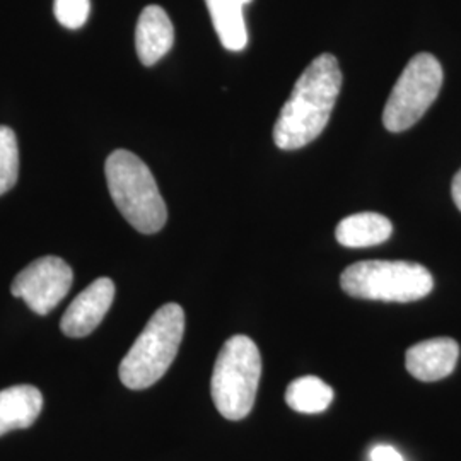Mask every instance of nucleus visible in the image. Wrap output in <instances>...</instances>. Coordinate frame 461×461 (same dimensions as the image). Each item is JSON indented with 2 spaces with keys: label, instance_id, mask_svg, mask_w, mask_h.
<instances>
[{
  "label": "nucleus",
  "instance_id": "9b49d317",
  "mask_svg": "<svg viewBox=\"0 0 461 461\" xmlns=\"http://www.w3.org/2000/svg\"><path fill=\"white\" fill-rule=\"evenodd\" d=\"M43 409V395L33 384H16L0 392V436L33 426Z\"/></svg>",
  "mask_w": 461,
  "mask_h": 461
},
{
  "label": "nucleus",
  "instance_id": "39448f33",
  "mask_svg": "<svg viewBox=\"0 0 461 461\" xmlns=\"http://www.w3.org/2000/svg\"><path fill=\"white\" fill-rule=\"evenodd\" d=\"M340 285L348 296L359 299L412 303L428 296L434 287V279L422 265L367 260L347 267Z\"/></svg>",
  "mask_w": 461,
  "mask_h": 461
},
{
  "label": "nucleus",
  "instance_id": "2eb2a0df",
  "mask_svg": "<svg viewBox=\"0 0 461 461\" xmlns=\"http://www.w3.org/2000/svg\"><path fill=\"white\" fill-rule=\"evenodd\" d=\"M19 149L16 133L0 125V195L7 194L17 182Z\"/></svg>",
  "mask_w": 461,
  "mask_h": 461
},
{
  "label": "nucleus",
  "instance_id": "f8f14e48",
  "mask_svg": "<svg viewBox=\"0 0 461 461\" xmlns=\"http://www.w3.org/2000/svg\"><path fill=\"white\" fill-rule=\"evenodd\" d=\"M393 232L388 217L376 212L348 215L339 222L335 238L346 248L376 247L384 243Z\"/></svg>",
  "mask_w": 461,
  "mask_h": 461
},
{
  "label": "nucleus",
  "instance_id": "ddd939ff",
  "mask_svg": "<svg viewBox=\"0 0 461 461\" xmlns=\"http://www.w3.org/2000/svg\"><path fill=\"white\" fill-rule=\"evenodd\" d=\"M251 0H205L215 33L224 49L241 51L247 47L248 32L243 9Z\"/></svg>",
  "mask_w": 461,
  "mask_h": 461
},
{
  "label": "nucleus",
  "instance_id": "f257e3e1",
  "mask_svg": "<svg viewBox=\"0 0 461 461\" xmlns=\"http://www.w3.org/2000/svg\"><path fill=\"white\" fill-rule=\"evenodd\" d=\"M342 72L339 60L323 53L299 76L293 95L280 110L274 140L282 150H296L313 142L329 123L340 95Z\"/></svg>",
  "mask_w": 461,
  "mask_h": 461
},
{
  "label": "nucleus",
  "instance_id": "dca6fc26",
  "mask_svg": "<svg viewBox=\"0 0 461 461\" xmlns=\"http://www.w3.org/2000/svg\"><path fill=\"white\" fill-rule=\"evenodd\" d=\"M57 21L68 30L83 28L91 13L89 0H55L53 5Z\"/></svg>",
  "mask_w": 461,
  "mask_h": 461
},
{
  "label": "nucleus",
  "instance_id": "9d476101",
  "mask_svg": "<svg viewBox=\"0 0 461 461\" xmlns=\"http://www.w3.org/2000/svg\"><path fill=\"white\" fill-rule=\"evenodd\" d=\"M175 43V28L165 9L148 5L139 17L135 30V49L144 66L159 62Z\"/></svg>",
  "mask_w": 461,
  "mask_h": 461
},
{
  "label": "nucleus",
  "instance_id": "f3484780",
  "mask_svg": "<svg viewBox=\"0 0 461 461\" xmlns=\"http://www.w3.org/2000/svg\"><path fill=\"white\" fill-rule=\"evenodd\" d=\"M371 461H405L393 446L376 445L369 453Z\"/></svg>",
  "mask_w": 461,
  "mask_h": 461
},
{
  "label": "nucleus",
  "instance_id": "a211bd4d",
  "mask_svg": "<svg viewBox=\"0 0 461 461\" xmlns=\"http://www.w3.org/2000/svg\"><path fill=\"white\" fill-rule=\"evenodd\" d=\"M451 195L456 203V207L461 211V169L456 173V176L453 178V185H451Z\"/></svg>",
  "mask_w": 461,
  "mask_h": 461
},
{
  "label": "nucleus",
  "instance_id": "4468645a",
  "mask_svg": "<svg viewBox=\"0 0 461 461\" xmlns=\"http://www.w3.org/2000/svg\"><path fill=\"white\" fill-rule=\"evenodd\" d=\"M285 402L299 413H321L333 402V390L323 379L303 376L287 386Z\"/></svg>",
  "mask_w": 461,
  "mask_h": 461
},
{
  "label": "nucleus",
  "instance_id": "7ed1b4c3",
  "mask_svg": "<svg viewBox=\"0 0 461 461\" xmlns=\"http://www.w3.org/2000/svg\"><path fill=\"white\" fill-rule=\"evenodd\" d=\"M185 333V312L176 303L161 306L149 320L127 356L118 375L131 390H146L163 378L175 361Z\"/></svg>",
  "mask_w": 461,
  "mask_h": 461
},
{
  "label": "nucleus",
  "instance_id": "1a4fd4ad",
  "mask_svg": "<svg viewBox=\"0 0 461 461\" xmlns=\"http://www.w3.org/2000/svg\"><path fill=\"white\" fill-rule=\"evenodd\" d=\"M460 356V347L449 337H438L419 342L407 350V371L419 381H439L449 376Z\"/></svg>",
  "mask_w": 461,
  "mask_h": 461
},
{
  "label": "nucleus",
  "instance_id": "20e7f679",
  "mask_svg": "<svg viewBox=\"0 0 461 461\" xmlns=\"http://www.w3.org/2000/svg\"><path fill=\"white\" fill-rule=\"evenodd\" d=\"M262 378V356L247 335H234L221 348L211 379L215 409L228 420L251 412Z\"/></svg>",
  "mask_w": 461,
  "mask_h": 461
},
{
  "label": "nucleus",
  "instance_id": "6e6552de",
  "mask_svg": "<svg viewBox=\"0 0 461 461\" xmlns=\"http://www.w3.org/2000/svg\"><path fill=\"white\" fill-rule=\"evenodd\" d=\"M115 297V284L108 277L91 282L76 297L60 320V329L67 337L83 339L98 329L103 318L110 312Z\"/></svg>",
  "mask_w": 461,
  "mask_h": 461
},
{
  "label": "nucleus",
  "instance_id": "f03ea898",
  "mask_svg": "<svg viewBox=\"0 0 461 461\" xmlns=\"http://www.w3.org/2000/svg\"><path fill=\"white\" fill-rule=\"evenodd\" d=\"M104 173L116 209L132 228L142 234H154L165 228V200L150 169L139 156L118 149L106 159Z\"/></svg>",
  "mask_w": 461,
  "mask_h": 461
},
{
  "label": "nucleus",
  "instance_id": "423d86ee",
  "mask_svg": "<svg viewBox=\"0 0 461 461\" xmlns=\"http://www.w3.org/2000/svg\"><path fill=\"white\" fill-rule=\"evenodd\" d=\"M443 67L430 53H419L407 64L383 112V125L390 132H403L415 125L439 96Z\"/></svg>",
  "mask_w": 461,
  "mask_h": 461
},
{
  "label": "nucleus",
  "instance_id": "0eeeda50",
  "mask_svg": "<svg viewBox=\"0 0 461 461\" xmlns=\"http://www.w3.org/2000/svg\"><path fill=\"white\" fill-rule=\"evenodd\" d=\"M72 268L59 257H41L23 268L11 285L13 296L23 299L36 314H49L70 291Z\"/></svg>",
  "mask_w": 461,
  "mask_h": 461
}]
</instances>
